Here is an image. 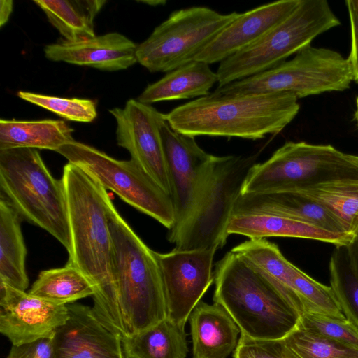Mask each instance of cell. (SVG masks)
Instances as JSON below:
<instances>
[{
  "mask_svg": "<svg viewBox=\"0 0 358 358\" xmlns=\"http://www.w3.org/2000/svg\"><path fill=\"white\" fill-rule=\"evenodd\" d=\"M71 248L67 264L92 284L97 317L122 339L127 337L112 275V239L108 224L113 203L107 190L80 167L63 169Z\"/></svg>",
  "mask_w": 358,
  "mask_h": 358,
  "instance_id": "1",
  "label": "cell"
},
{
  "mask_svg": "<svg viewBox=\"0 0 358 358\" xmlns=\"http://www.w3.org/2000/svg\"><path fill=\"white\" fill-rule=\"evenodd\" d=\"M289 94L209 95L165 114L177 132L186 136L236 137L258 140L281 132L299 111Z\"/></svg>",
  "mask_w": 358,
  "mask_h": 358,
  "instance_id": "2",
  "label": "cell"
},
{
  "mask_svg": "<svg viewBox=\"0 0 358 358\" xmlns=\"http://www.w3.org/2000/svg\"><path fill=\"white\" fill-rule=\"evenodd\" d=\"M112 239V275L127 337L167 317L162 276L152 250L119 214L108 213Z\"/></svg>",
  "mask_w": 358,
  "mask_h": 358,
  "instance_id": "3",
  "label": "cell"
},
{
  "mask_svg": "<svg viewBox=\"0 0 358 358\" xmlns=\"http://www.w3.org/2000/svg\"><path fill=\"white\" fill-rule=\"evenodd\" d=\"M214 302L231 316L241 334L256 340H281L300 315L280 292L239 255L230 250L216 264Z\"/></svg>",
  "mask_w": 358,
  "mask_h": 358,
  "instance_id": "4",
  "label": "cell"
},
{
  "mask_svg": "<svg viewBox=\"0 0 358 358\" xmlns=\"http://www.w3.org/2000/svg\"><path fill=\"white\" fill-rule=\"evenodd\" d=\"M1 196L21 218L41 227L70 252L71 233L64 186L33 148L0 150Z\"/></svg>",
  "mask_w": 358,
  "mask_h": 358,
  "instance_id": "5",
  "label": "cell"
},
{
  "mask_svg": "<svg viewBox=\"0 0 358 358\" xmlns=\"http://www.w3.org/2000/svg\"><path fill=\"white\" fill-rule=\"evenodd\" d=\"M341 22L326 0H301L294 11L257 41L221 62L218 86L270 69Z\"/></svg>",
  "mask_w": 358,
  "mask_h": 358,
  "instance_id": "6",
  "label": "cell"
},
{
  "mask_svg": "<svg viewBox=\"0 0 358 358\" xmlns=\"http://www.w3.org/2000/svg\"><path fill=\"white\" fill-rule=\"evenodd\" d=\"M256 157L215 156L193 212L185 224L167 237L173 249L193 250L222 248L234 204Z\"/></svg>",
  "mask_w": 358,
  "mask_h": 358,
  "instance_id": "7",
  "label": "cell"
},
{
  "mask_svg": "<svg viewBox=\"0 0 358 358\" xmlns=\"http://www.w3.org/2000/svg\"><path fill=\"white\" fill-rule=\"evenodd\" d=\"M353 75L348 58L338 52L309 45L288 60L213 92L217 95L289 94L298 99L348 90Z\"/></svg>",
  "mask_w": 358,
  "mask_h": 358,
  "instance_id": "8",
  "label": "cell"
},
{
  "mask_svg": "<svg viewBox=\"0 0 358 358\" xmlns=\"http://www.w3.org/2000/svg\"><path fill=\"white\" fill-rule=\"evenodd\" d=\"M358 176V155L331 145L287 141L249 169L241 194L284 191L333 178Z\"/></svg>",
  "mask_w": 358,
  "mask_h": 358,
  "instance_id": "9",
  "label": "cell"
},
{
  "mask_svg": "<svg viewBox=\"0 0 358 358\" xmlns=\"http://www.w3.org/2000/svg\"><path fill=\"white\" fill-rule=\"evenodd\" d=\"M239 14H221L205 6L175 10L138 45L137 62L152 73H168L192 62Z\"/></svg>",
  "mask_w": 358,
  "mask_h": 358,
  "instance_id": "10",
  "label": "cell"
},
{
  "mask_svg": "<svg viewBox=\"0 0 358 358\" xmlns=\"http://www.w3.org/2000/svg\"><path fill=\"white\" fill-rule=\"evenodd\" d=\"M57 152L129 205L154 218L169 230L173 227L175 210L171 196L134 160H117L76 141L61 146Z\"/></svg>",
  "mask_w": 358,
  "mask_h": 358,
  "instance_id": "11",
  "label": "cell"
},
{
  "mask_svg": "<svg viewBox=\"0 0 358 358\" xmlns=\"http://www.w3.org/2000/svg\"><path fill=\"white\" fill-rule=\"evenodd\" d=\"M160 133L166 158L175 223V234L191 216L203 188L213 155L204 151L194 137L176 131L165 120Z\"/></svg>",
  "mask_w": 358,
  "mask_h": 358,
  "instance_id": "12",
  "label": "cell"
},
{
  "mask_svg": "<svg viewBox=\"0 0 358 358\" xmlns=\"http://www.w3.org/2000/svg\"><path fill=\"white\" fill-rule=\"evenodd\" d=\"M116 122V138L134 160L164 192L171 187L160 133L163 114L150 105L129 99L123 108L109 110Z\"/></svg>",
  "mask_w": 358,
  "mask_h": 358,
  "instance_id": "13",
  "label": "cell"
},
{
  "mask_svg": "<svg viewBox=\"0 0 358 358\" xmlns=\"http://www.w3.org/2000/svg\"><path fill=\"white\" fill-rule=\"evenodd\" d=\"M216 250L198 249L157 252L167 317L185 327L193 309L213 280V262Z\"/></svg>",
  "mask_w": 358,
  "mask_h": 358,
  "instance_id": "14",
  "label": "cell"
},
{
  "mask_svg": "<svg viewBox=\"0 0 358 358\" xmlns=\"http://www.w3.org/2000/svg\"><path fill=\"white\" fill-rule=\"evenodd\" d=\"M69 317L66 305H56L0 282V332L12 345L52 338Z\"/></svg>",
  "mask_w": 358,
  "mask_h": 358,
  "instance_id": "15",
  "label": "cell"
},
{
  "mask_svg": "<svg viewBox=\"0 0 358 358\" xmlns=\"http://www.w3.org/2000/svg\"><path fill=\"white\" fill-rule=\"evenodd\" d=\"M69 317L53 336L55 358H125L122 338L109 330L92 308L66 305Z\"/></svg>",
  "mask_w": 358,
  "mask_h": 358,
  "instance_id": "16",
  "label": "cell"
},
{
  "mask_svg": "<svg viewBox=\"0 0 358 358\" xmlns=\"http://www.w3.org/2000/svg\"><path fill=\"white\" fill-rule=\"evenodd\" d=\"M301 0H280L240 13L196 57L209 65L221 62L251 45L285 20Z\"/></svg>",
  "mask_w": 358,
  "mask_h": 358,
  "instance_id": "17",
  "label": "cell"
},
{
  "mask_svg": "<svg viewBox=\"0 0 358 358\" xmlns=\"http://www.w3.org/2000/svg\"><path fill=\"white\" fill-rule=\"evenodd\" d=\"M137 46L123 34L111 32L78 41L62 40L49 44L44 48V55L53 62L114 71L137 62Z\"/></svg>",
  "mask_w": 358,
  "mask_h": 358,
  "instance_id": "18",
  "label": "cell"
},
{
  "mask_svg": "<svg viewBox=\"0 0 358 358\" xmlns=\"http://www.w3.org/2000/svg\"><path fill=\"white\" fill-rule=\"evenodd\" d=\"M243 214L279 215L316 225L335 233L352 234L343 220L335 213L289 192L240 194L234 204L231 216Z\"/></svg>",
  "mask_w": 358,
  "mask_h": 358,
  "instance_id": "19",
  "label": "cell"
},
{
  "mask_svg": "<svg viewBox=\"0 0 358 358\" xmlns=\"http://www.w3.org/2000/svg\"><path fill=\"white\" fill-rule=\"evenodd\" d=\"M227 234L245 236L249 239L269 237L298 238L320 241L335 246L348 247L356 237L338 234L292 218L268 214H243L231 217Z\"/></svg>",
  "mask_w": 358,
  "mask_h": 358,
  "instance_id": "20",
  "label": "cell"
},
{
  "mask_svg": "<svg viewBox=\"0 0 358 358\" xmlns=\"http://www.w3.org/2000/svg\"><path fill=\"white\" fill-rule=\"evenodd\" d=\"M189 320L193 358H227L236 349L241 330L222 306L200 301Z\"/></svg>",
  "mask_w": 358,
  "mask_h": 358,
  "instance_id": "21",
  "label": "cell"
},
{
  "mask_svg": "<svg viewBox=\"0 0 358 358\" xmlns=\"http://www.w3.org/2000/svg\"><path fill=\"white\" fill-rule=\"evenodd\" d=\"M246 260L262 275L298 313L304 309L294 285L296 266L280 252L278 246L266 240L249 239L231 250Z\"/></svg>",
  "mask_w": 358,
  "mask_h": 358,
  "instance_id": "22",
  "label": "cell"
},
{
  "mask_svg": "<svg viewBox=\"0 0 358 358\" xmlns=\"http://www.w3.org/2000/svg\"><path fill=\"white\" fill-rule=\"evenodd\" d=\"M216 72L208 64L194 61L166 73L150 84L137 100L150 105L153 103L203 97L217 83Z\"/></svg>",
  "mask_w": 358,
  "mask_h": 358,
  "instance_id": "23",
  "label": "cell"
},
{
  "mask_svg": "<svg viewBox=\"0 0 358 358\" xmlns=\"http://www.w3.org/2000/svg\"><path fill=\"white\" fill-rule=\"evenodd\" d=\"M282 192L295 194L329 208L343 220L350 233L358 234V176L322 180Z\"/></svg>",
  "mask_w": 358,
  "mask_h": 358,
  "instance_id": "24",
  "label": "cell"
},
{
  "mask_svg": "<svg viewBox=\"0 0 358 358\" xmlns=\"http://www.w3.org/2000/svg\"><path fill=\"white\" fill-rule=\"evenodd\" d=\"M73 129L63 120H0V150L45 149L57 152L75 141Z\"/></svg>",
  "mask_w": 358,
  "mask_h": 358,
  "instance_id": "25",
  "label": "cell"
},
{
  "mask_svg": "<svg viewBox=\"0 0 358 358\" xmlns=\"http://www.w3.org/2000/svg\"><path fill=\"white\" fill-rule=\"evenodd\" d=\"M27 248L21 217L11 205L0 198V282L26 291L29 278L25 268Z\"/></svg>",
  "mask_w": 358,
  "mask_h": 358,
  "instance_id": "26",
  "label": "cell"
},
{
  "mask_svg": "<svg viewBox=\"0 0 358 358\" xmlns=\"http://www.w3.org/2000/svg\"><path fill=\"white\" fill-rule=\"evenodd\" d=\"M125 358H186L185 327L167 317L157 324L122 340Z\"/></svg>",
  "mask_w": 358,
  "mask_h": 358,
  "instance_id": "27",
  "label": "cell"
},
{
  "mask_svg": "<svg viewBox=\"0 0 358 358\" xmlns=\"http://www.w3.org/2000/svg\"><path fill=\"white\" fill-rule=\"evenodd\" d=\"M50 23L64 41H78L95 36L94 21L105 0H37Z\"/></svg>",
  "mask_w": 358,
  "mask_h": 358,
  "instance_id": "28",
  "label": "cell"
},
{
  "mask_svg": "<svg viewBox=\"0 0 358 358\" xmlns=\"http://www.w3.org/2000/svg\"><path fill=\"white\" fill-rule=\"evenodd\" d=\"M29 293L56 305H67L93 296L94 291L80 270L66 264L62 268L42 271Z\"/></svg>",
  "mask_w": 358,
  "mask_h": 358,
  "instance_id": "29",
  "label": "cell"
},
{
  "mask_svg": "<svg viewBox=\"0 0 358 358\" xmlns=\"http://www.w3.org/2000/svg\"><path fill=\"white\" fill-rule=\"evenodd\" d=\"M280 342L285 358H358V351L316 336L298 324Z\"/></svg>",
  "mask_w": 358,
  "mask_h": 358,
  "instance_id": "30",
  "label": "cell"
},
{
  "mask_svg": "<svg viewBox=\"0 0 358 358\" xmlns=\"http://www.w3.org/2000/svg\"><path fill=\"white\" fill-rule=\"evenodd\" d=\"M294 285L303 304L304 313L346 319L331 287L315 280L296 266L294 270Z\"/></svg>",
  "mask_w": 358,
  "mask_h": 358,
  "instance_id": "31",
  "label": "cell"
},
{
  "mask_svg": "<svg viewBox=\"0 0 358 358\" xmlns=\"http://www.w3.org/2000/svg\"><path fill=\"white\" fill-rule=\"evenodd\" d=\"M17 95L67 120L90 122L97 116L96 103L91 99L62 98L24 91H19Z\"/></svg>",
  "mask_w": 358,
  "mask_h": 358,
  "instance_id": "32",
  "label": "cell"
},
{
  "mask_svg": "<svg viewBox=\"0 0 358 358\" xmlns=\"http://www.w3.org/2000/svg\"><path fill=\"white\" fill-rule=\"evenodd\" d=\"M298 325L316 336L358 351V330L347 319L306 313L300 317Z\"/></svg>",
  "mask_w": 358,
  "mask_h": 358,
  "instance_id": "33",
  "label": "cell"
},
{
  "mask_svg": "<svg viewBox=\"0 0 358 358\" xmlns=\"http://www.w3.org/2000/svg\"><path fill=\"white\" fill-rule=\"evenodd\" d=\"M330 287L342 313L358 330V278L346 266L341 268L338 255L333 254L329 262Z\"/></svg>",
  "mask_w": 358,
  "mask_h": 358,
  "instance_id": "34",
  "label": "cell"
},
{
  "mask_svg": "<svg viewBox=\"0 0 358 358\" xmlns=\"http://www.w3.org/2000/svg\"><path fill=\"white\" fill-rule=\"evenodd\" d=\"M234 358H285L280 340H256L241 334Z\"/></svg>",
  "mask_w": 358,
  "mask_h": 358,
  "instance_id": "35",
  "label": "cell"
},
{
  "mask_svg": "<svg viewBox=\"0 0 358 358\" xmlns=\"http://www.w3.org/2000/svg\"><path fill=\"white\" fill-rule=\"evenodd\" d=\"M53 337L12 345L6 358H55Z\"/></svg>",
  "mask_w": 358,
  "mask_h": 358,
  "instance_id": "36",
  "label": "cell"
},
{
  "mask_svg": "<svg viewBox=\"0 0 358 358\" xmlns=\"http://www.w3.org/2000/svg\"><path fill=\"white\" fill-rule=\"evenodd\" d=\"M350 24V50L348 59L350 62L353 80L358 84V0L345 1Z\"/></svg>",
  "mask_w": 358,
  "mask_h": 358,
  "instance_id": "37",
  "label": "cell"
},
{
  "mask_svg": "<svg viewBox=\"0 0 358 358\" xmlns=\"http://www.w3.org/2000/svg\"><path fill=\"white\" fill-rule=\"evenodd\" d=\"M347 249V266L351 273L358 278V234Z\"/></svg>",
  "mask_w": 358,
  "mask_h": 358,
  "instance_id": "38",
  "label": "cell"
},
{
  "mask_svg": "<svg viewBox=\"0 0 358 358\" xmlns=\"http://www.w3.org/2000/svg\"><path fill=\"white\" fill-rule=\"evenodd\" d=\"M13 8L11 0L0 1V26H3L8 20Z\"/></svg>",
  "mask_w": 358,
  "mask_h": 358,
  "instance_id": "39",
  "label": "cell"
},
{
  "mask_svg": "<svg viewBox=\"0 0 358 358\" xmlns=\"http://www.w3.org/2000/svg\"><path fill=\"white\" fill-rule=\"evenodd\" d=\"M354 118H355L356 124L358 127V97L356 99V108H355V114H354Z\"/></svg>",
  "mask_w": 358,
  "mask_h": 358,
  "instance_id": "40",
  "label": "cell"
}]
</instances>
